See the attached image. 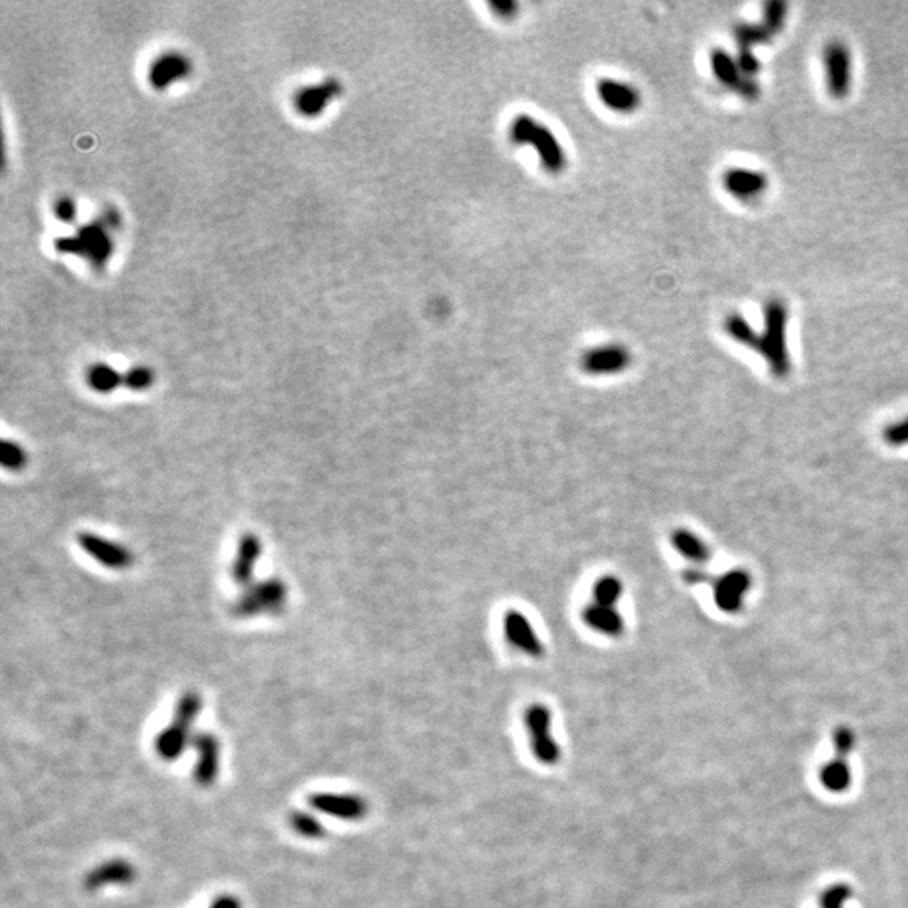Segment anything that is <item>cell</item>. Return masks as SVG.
I'll list each match as a JSON object with an SVG mask.
<instances>
[{"label":"cell","instance_id":"obj_1","mask_svg":"<svg viewBox=\"0 0 908 908\" xmlns=\"http://www.w3.org/2000/svg\"><path fill=\"white\" fill-rule=\"evenodd\" d=\"M510 140L515 145H532L540 157L542 167L549 174H561L567 167V155L561 142L549 126L537 122L530 115H518L510 124Z\"/></svg>","mask_w":908,"mask_h":908},{"label":"cell","instance_id":"obj_2","mask_svg":"<svg viewBox=\"0 0 908 908\" xmlns=\"http://www.w3.org/2000/svg\"><path fill=\"white\" fill-rule=\"evenodd\" d=\"M202 708V698L195 692L180 696L174 710V718L155 739V751L160 759L177 761L192 740L191 730Z\"/></svg>","mask_w":908,"mask_h":908},{"label":"cell","instance_id":"obj_3","mask_svg":"<svg viewBox=\"0 0 908 908\" xmlns=\"http://www.w3.org/2000/svg\"><path fill=\"white\" fill-rule=\"evenodd\" d=\"M789 322V308L783 300L773 298L763 306V334L761 335L759 350L767 360L775 375H785L789 372V355L785 344V332Z\"/></svg>","mask_w":908,"mask_h":908},{"label":"cell","instance_id":"obj_4","mask_svg":"<svg viewBox=\"0 0 908 908\" xmlns=\"http://www.w3.org/2000/svg\"><path fill=\"white\" fill-rule=\"evenodd\" d=\"M286 597H288L286 584L274 577L264 579L246 587V591L231 605V613L235 617L274 614L283 611V607L286 604Z\"/></svg>","mask_w":908,"mask_h":908},{"label":"cell","instance_id":"obj_5","mask_svg":"<svg viewBox=\"0 0 908 908\" xmlns=\"http://www.w3.org/2000/svg\"><path fill=\"white\" fill-rule=\"evenodd\" d=\"M552 712L549 706L534 703L524 713L534 757L544 765H555L561 761V747L552 732Z\"/></svg>","mask_w":908,"mask_h":908},{"label":"cell","instance_id":"obj_6","mask_svg":"<svg viewBox=\"0 0 908 908\" xmlns=\"http://www.w3.org/2000/svg\"><path fill=\"white\" fill-rule=\"evenodd\" d=\"M826 88L833 100H846L852 93V49L841 39H833L823 49Z\"/></svg>","mask_w":908,"mask_h":908},{"label":"cell","instance_id":"obj_7","mask_svg":"<svg viewBox=\"0 0 908 908\" xmlns=\"http://www.w3.org/2000/svg\"><path fill=\"white\" fill-rule=\"evenodd\" d=\"M710 67L713 76L720 85L730 91H735L745 100L753 101L759 98L761 88L752 78H747L739 66V61L729 55L727 51L715 47L710 51Z\"/></svg>","mask_w":908,"mask_h":908},{"label":"cell","instance_id":"obj_8","mask_svg":"<svg viewBox=\"0 0 908 908\" xmlns=\"http://www.w3.org/2000/svg\"><path fill=\"white\" fill-rule=\"evenodd\" d=\"M633 355L621 344H607L587 348L581 357V369L589 375H614L631 365Z\"/></svg>","mask_w":908,"mask_h":908},{"label":"cell","instance_id":"obj_9","mask_svg":"<svg viewBox=\"0 0 908 908\" xmlns=\"http://www.w3.org/2000/svg\"><path fill=\"white\" fill-rule=\"evenodd\" d=\"M108 225H93L83 227L76 237L59 239L57 247L67 253H78L85 258H90L95 263H103L110 256V235L106 233Z\"/></svg>","mask_w":908,"mask_h":908},{"label":"cell","instance_id":"obj_10","mask_svg":"<svg viewBox=\"0 0 908 908\" xmlns=\"http://www.w3.org/2000/svg\"><path fill=\"white\" fill-rule=\"evenodd\" d=\"M308 804L318 813L344 821H360L369 813L367 801L357 794L314 793V796L308 797Z\"/></svg>","mask_w":908,"mask_h":908},{"label":"cell","instance_id":"obj_11","mask_svg":"<svg viewBox=\"0 0 908 908\" xmlns=\"http://www.w3.org/2000/svg\"><path fill=\"white\" fill-rule=\"evenodd\" d=\"M769 184V177L761 170L732 167L722 174L723 189L740 202L757 201L767 192Z\"/></svg>","mask_w":908,"mask_h":908},{"label":"cell","instance_id":"obj_12","mask_svg":"<svg viewBox=\"0 0 908 908\" xmlns=\"http://www.w3.org/2000/svg\"><path fill=\"white\" fill-rule=\"evenodd\" d=\"M78 545L91 559L113 571H125L134 564V555L126 547L91 532L78 534Z\"/></svg>","mask_w":908,"mask_h":908},{"label":"cell","instance_id":"obj_13","mask_svg":"<svg viewBox=\"0 0 908 908\" xmlns=\"http://www.w3.org/2000/svg\"><path fill=\"white\" fill-rule=\"evenodd\" d=\"M504 633L506 641L520 653L535 660L544 656V643L538 638L535 628L524 613L516 609L506 611L504 616Z\"/></svg>","mask_w":908,"mask_h":908},{"label":"cell","instance_id":"obj_14","mask_svg":"<svg viewBox=\"0 0 908 908\" xmlns=\"http://www.w3.org/2000/svg\"><path fill=\"white\" fill-rule=\"evenodd\" d=\"M595 91L601 103L611 112L629 115L636 112L641 106V93L638 88L624 81L613 78L599 79Z\"/></svg>","mask_w":908,"mask_h":908},{"label":"cell","instance_id":"obj_15","mask_svg":"<svg viewBox=\"0 0 908 908\" xmlns=\"http://www.w3.org/2000/svg\"><path fill=\"white\" fill-rule=\"evenodd\" d=\"M192 745L197 751L194 779L201 787H211L219 775V740L211 733H197Z\"/></svg>","mask_w":908,"mask_h":908},{"label":"cell","instance_id":"obj_16","mask_svg":"<svg viewBox=\"0 0 908 908\" xmlns=\"http://www.w3.org/2000/svg\"><path fill=\"white\" fill-rule=\"evenodd\" d=\"M342 93V85L336 79H326L324 83L304 86L294 93V108L303 116H316L325 112L328 103L335 100Z\"/></svg>","mask_w":908,"mask_h":908},{"label":"cell","instance_id":"obj_17","mask_svg":"<svg viewBox=\"0 0 908 908\" xmlns=\"http://www.w3.org/2000/svg\"><path fill=\"white\" fill-rule=\"evenodd\" d=\"M261 552H263V545H261L258 535L244 534L243 537L239 538L233 569H231L233 579L237 585L249 587L253 584Z\"/></svg>","mask_w":908,"mask_h":908},{"label":"cell","instance_id":"obj_18","mask_svg":"<svg viewBox=\"0 0 908 908\" xmlns=\"http://www.w3.org/2000/svg\"><path fill=\"white\" fill-rule=\"evenodd\" d=\"M191 73V61L180 53H165L158 56L148 73V81L155 90H165L170 85L185 78Z\"/></svg>","mask_w":908,"mask_h":908},{"label":"cell","instance_id":"obj_19","mask_svg":"<svg viewBox=\"0 0 908 908\" xmlns=\"http://www.w3.org/2000/svg\"><path fill=\"white\" fill-rule=\"evenodd\" d=\"M583 621L587 628L607 638H619L624 633L626 626L624 617L617 607L595 604V603L584 607Z\"/></svg>","mask_w":908,"mask_h":908},{"label":"cell","instance_id":"obj_20","mask_svg":"<svg viewBox=\"0 0 908 908\" xmlns=\"http://www.w3.org/2000/svg\"><path fill=\"white\" fill-rule=\"evenodd\" d=\"M135 868L126 860H112L106 863L100 864L98 868L91 870L88 876L85 878L86 890L95 892L101 890L105 886L126 885L134 882Z\"/></svg>","mask_w":908,"mask_h":908},{"label":"cell","instance_id":"obj_21","mask_svg":"<svg viewBox=\"0 0 908 908\" xmlns=\"http://www.w3.org/2000/svg\"><path fill=\"white\" fill-rule=\"evenodd\" d=\"M819 779H821V784L824 785V789H828L831 793H836V794L844 793L852 785L850 763H846V759H843V757H836L831 763H824V767L821 769V773H819Z\"/></svg>","mask_w":908,"mask_h":908},{"label":"cell","instance_id":"obj_22","mask_svg":"<svg viewBox=\"0 0 908 908\" xmlns=\"http://www.w3.org/2000/svg\"><path fill=\"white\" fill-rule=\"evenodd\" d=\"M86 382L95 393L112 394L124 385V374L106 364H95L86 372Z\"/></svg>","mask_w":908,"mask_h":908},{"label":"cell","instance_id":"obj_23","mask_svg":"<svg viewBox=\"0 0 908 908\" xmlns=\"http://www.w3.org/2000/svg\"><path fill=\"white\" fill-rule=\"evenodd\" d=\"M740 53H752V47L771 43L775 34L765 24H740L733 31Z\"/></svg>","mask_w":908,"mask_h":908},{"label":"cell","instance_id":"obj_24","mask_svg":"<svg viewBox=\"0 0 908 908\" xmlns=\"http://www.w3.org/2000/svg\"><path fill=\"white\" fill-rule=\"evenodd\" d=\"M723 328L725 332L729 334L735 342H739L742 345L745 347L753 348V350H759V344H761V335L755 334V330L752 328L751 324L745 320V316H742L740 314H730L725 322H723Z\"/></svg>","mask_w":908,"mask_h":908},{"label":"cell","instance_id":"obj_25","mask_svg":"<svg viewBox=\"0 0 908 908\" xmlns=\"http://www.w3.org/2000/svg\"><path fill=\"white\" fill-rule=\"evenodd\" d=\"M672 544L683 557L693 562H705L708 559V549L702 538L688 530H676L672 535Z\"/></svg>","mask_w":908,"mask_h":908},{"label":"cell","instance_id":"obj_26","mask_svg":"<svg viewBox=\"0 0 908 908\" xmlns=\"http://www.w3.org/2000/svg\"><path fill=\"white\" fill-rule=\"evenodd\" d=\"M623 593H624L623 581L619 577H616V575L607 574V575L599 577L595 581L594 585H593V595H594L593 603L616 607L617 603L623 597Z\"/></svg>","mask_w":908,"mask_h":908},{"label":"cell","instance_id":"obj_27","mask_svg":"<svg viewBox=\"0 0 908 908\" xmlns=\"http://www.w3.org/2000/svg\"><path fill=\"white\" fill-rule=\"evenodd\" d=\"M290 826L292 830L300 834L302 838H308V840H320L325 836V826L318 821V819L308 814V813H303V811H294L290 814Z\"/></svg>","mask_w":908,"mask_h":908},{"label":"cell","instance_id":"obj_28","mask_svg":"<svg viewBox=\"0 0 908 908\" xmlns=\"http://www.w3.org/2000/svg\"><path fill=\"white\" fill-rule=\"evenodd\" d=\"M0 463H2V466L5 470H23L25 463H27L25 451L19 446V443L4 439L2 441V449H0Z\"/></svg>","mask_w":908,"mask_h":908},{"label":"cell","instance_id":"obj_29","mask_svg":"<svg viewBox=\"0 0 908 908\" xmlns=\"http://www.w3.org/2000/svg\"><path fill=\"white\" fill-rule=\"evenodd\" d=\"M787 19V4L781 0H771L763 5V24H765L775 35L783 31Z\"/></svg>","mask_w":908,"mask_h":908},{"label":"cell","instance_id":"obj_30","mask_svg":"<svg viewBox=\"0 0 908 908\" xmlns=\"http://www.w3.org/2000/svg\"><path fill=\"white\" fill-rule=\"evenodd\" d=\"M154 379H155V375H154L152 369L140 365V367H134V369L125 372L124 385L132 391L140 393V391L148 389L154 384Z\"/></svg>","mask_w":908,"mask_h":908},{"label":"cell","instance_id":"obj_31","mask_svg":"<svg viewBox=\"0 0 908 908\" xmlns=\"http://www.w3.org/2000/svg\"><path fill=\"white\" fill-rule=\"evenodd\" d=\"M852 898V888L848 885H833L823 892L819 898L821 908H844Z\"/></svg>","mask_w":908,"mask_h":908},{"label":"cell","instance_id":"obj_32","mask_svg":"<svg viewBox=\"0 0 908 908\" xmlns=\"http://www.w3.org/2000/svg\"><path fill=\"white\" fill-rule=\"evenodd\" d=\"M833 743H834V749L838 752V757H843L846 759L850 755V752L853 751L854 747V735L850 729L846 727H840L833 733Z\"/></svg>","mask_w":908,"mask_h":908},{"label":"cell","instance_id":"obj_33","mask_svg":"<svg viewBox=\"0 0 908 908\" xmlns=\"http://www.w3.org/2000/svg\"><path fill=\"white\" fill-rule=\"evenodd\" d=\"M488 5L502 19H514L518 12L515 0H490Z\"/></svg>","mask_w":908,"mask_h":908},{"label":"cell","instance_id":"obj_34","mask_svg":"<svg viewBox=\"0 0 908 908\" xmlns=\"http://www.w3.org/2000/svg\"><path fill=\"white\" fill-rule=\"evenodd\" d=\"M55 213H56L57 219H61L65 223H73L76 217V204L69 197H63L56 202Z\"/></svg>","mask_w":908,"mask_h":908},{"label":"cell","instance_id":"obj_35","mask_svg":"<svg viewBox=\"0 0 908 908\" xmlns=\"http://www.w3.org/2000/svg\"><path fill=\"white\" fill-rule=\"evenodd\" d=\"M209 908H243V905H241L239 898L233 897V895H221L214 900Z\"/></svg>","mask_w":908,"mask_h":908}]
</instances>
